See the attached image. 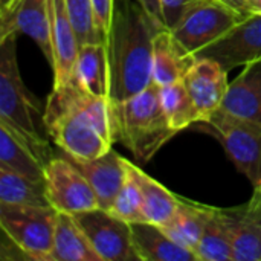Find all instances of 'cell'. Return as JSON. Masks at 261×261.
Segmentation results:
<instances>
[{
    "instance_id": "1",
    "label": "cell",
    "mask_w": 261,
    "mask_h": 261,
    "mask_svg": "<svg viewBox=\"0 0 261 261\" xmlns=\"http://www.w3.org/2000/svg\"><path fill=\"white\" fill-rule=\"evenodd\" d=\"M47 136L73 161H90L116 141L113 101L87 92L76 76L54 86L44 110Z\"/></svg>"
},
{
    "instance_id": "2",
    "label": "cell",
    "mask_w": 261,
    "mask_h": 261,
    "mask_svg": "<svg viewBox=\"0 0 261 261\" xmlns=\"http://www.w3.org/2000/svg\"><path fill=\"white\" fill-rule=\"evenodd\" d=\"M164 29L136 0H118L107 37L110 99L125 101L153 81V41Z\"/></svg>"
},
{
    "instance_id": "3",
    "label": "cell",
    "mask_w": 261,
    "mask_h": 261,
    "mask_svg": "<svg viewBox=\"0 0 261 261\" xmlns=\"http://www.w3.org/2000/svg\"><path fill=\"white\" fill-rule=\"evenodd\" d=\"M15 38L17 34L0 38V122L31 142L49 162L52 156L46 139L44 112H41L38 101L21 80L17 64Z\"/></svg>"
},
{
    "instance_id": "4",
    "label": "cell",
    "mask_w": 261,
    "mask_h": 261,
    "mask_svg": "<svg viewBox=\"0 0 261 261\" xmlns=\"http://www.w3.org/2000/svg\"><path fill=\"white\" fill-rule=\"evenodd\" d=\"M116 141L132 154L148 162L177 132L171 128L161 102V86L151 81L138 95L113 102Z\"/></svg>"
},
{
    "instance_id": "5",
    "label": "cell",
    "mask_w": 261,
    "mask_h": 261,
    "mask_svg": "<svg viewBox=\"0 0 261 261\" xmlns=\"http://www.w3.org/2000/svg\"><path fill=\"white\" fill-rule=\"evenodd\" d=\"M197 130L213 135L226 154L243 173L254 190L261 188V125L223 110H216L206 121L197 122Z\"/></svg>"
},
{
    "instance_id": "6",
    "label": "cell",
    "mask_w": 261,
    "mask_h": 261,
    "mask_svg": "<svg viewBox=\"0 0 261 261\" xmlns=\"http://www.w3.org/2000/svg\"><path fill=\"white\" fill-rule=\"evenodd\" d=\"M58 211L50 205L0 203L2 232L24 254L28 260L50 261Z\"/></svg>"
},
{
    "instance_id": "7",
    "label": "cell",
    "mask_w": 261,
    "mask_h": 261,
    "mask_svg": "<svg viewBox=\"0 0 261 261\" xmlns=\"http://www.w3.org/2000/svg\"><path fill=\"white\" fill-rule=\"evenodd\" d=\"M246 17L220 0H191L170 31L182 49L194 57Z\"/></svg>"
},
{
    "instance_id": "8",
    "label": "cell",
    "mask_w": 261,
    "mask_h": 261,
    "mask_svg": "<svg viewBox=\"0 0 261 261\" xmlns=\"http://www.w3.org/2000/svg\"><path fill=\"white\" fill-rule=\"evenodd\" d=\"M44 188L49 205L58 213L80 214L99 208L98 197L72 158H52L44 167Z\"/></svg>"
},
{
    "instance_id": "9",
    "label": "cell",
    "mask_w": 261,
    "mask_h": 261,
    "mask_svg": "<svg viewBox=\"0 0 261 261\" xmlns=\"http://www.w3.org/2000/svg\"><path fill=\"white\" fill-rule=\"evenodd\" d=\"M73 219L101 261L138 260L133 249L130 223L102 208L75 214Z\"/></svg>"
},
{
    "instance_id": "10",
    "label": "cell",
    "mask_w": 261,
    "mask_h": 261,
    "mask_svg": "<svg viewBox=\"0 0 261 261\" xmlns=\"http://www.w3.org/2000/svg\"><path fill=\"white\" fill-rule=\"evenodd\" d=\"M194 58H211L225 70L261 60V14H249Z\"/></svg>"
},
{
    "instance_id": "11",
    "label": "cell",
    "mask_w": 261,
    "mask_h": 261,
    "mask_svg": "<svg viewBox=\"0 0 261 261\" xmlns=\"http://www.w3.org/2000/svg\"><path fill=\"white\" fill-rule=\"evenodd\" d=\"M11 34L31 37L52 67L54 47L49 0H17L11 9L0 12V38Z\"/></svg>"
},
{
    "instance_id": "12",
    "label": "cell",
    "mask_w": 261,
    "mask_h": 261,
    "mask_svg": "<svg viewBox=\"0 0 261 261\" xmlns=\"http://www.w3.org/2000/svg\"><path fill=\"white\" fill-rule=\"evenodd\" d=\"M182 81L199 112V122L222 107L229 87L228 70L211 58H194Z\"/></svg>"
},
{
    "instance_id": "13",
    "label": "cell",
    "mask_w": 261,
    "mask_h": 261,
    "mask_svg": "<svg viewBox=\"0 0 261 261\" xmlns=\"http://www.w3.org/2000/svg\"><path fill=\"white\" fill-rule=\"evenodd\" d=\"M228 231L234 261H261V202L254 194L246 205L219 208Z\"/></svg>"
},
{
    "instance_id": "14",
    "label": "cell",
    "mask_w": 261,
    "mask_h": 261,
    "mask_svg": "<svg viewBox=\"0 0 261 261\" xmlns=\"http://www.w3.org/2000/svg\"><path fill=\"white\" fill-rule=\"evenodd\" d=\"M49 14L54 47V86H61L75 76L80 44L66 0H49Z\"/></svg>"
},
{
    "instance_id": "15",
    "label": "cell",
    "mask_w": 261,
    "mask_h": 261,
    "mask_svg": "<svg viewBox=\"0 0 261 261\" xmlns=\"http://www.w3.org/2000/svg\"><path fill=\"white\" fill-rule=\"evenodd\" d=\"M73 162L92 185L98 197L99 208L107 211L127 179L130 161L119 156L116 151L109 150L99 158Z\"/></svg>"
},
{
    "instance_id": "16",
    "label": "cell",
    "mask_w": 261,
    "mask_h": 261,
    "mask_svg": "<svg viewBox=\"0 0 261 261\" xmlns=\"http://www.w3.org/2000/svg\"><path fill=\"white\" fill-rule=\"evenodd\" d=\"M133 249L142 261H199L196 252L174 242L161 226L151 222L132 223Z\"/></svg>"
},
{
    "instance_id": "17",
    "label": "cell",
    "mask_w": 261,
    "mask_h": 261,
    "mask_svg": "<svg viewBox=\"0 0 261 261\" xmlns=\"http://www.w3.org/2000/svg\"><path fill=\"white\" fill-rule=\"evenodd\" d=\"M222 109L261 125V60L245 66L243 72L229 83Z\"/></svg>"
},
{
    "instance_id": "18",
    "label": "cell",
    "mask_w": 261,
    "mask_h": 261,
    "mask_svg": "<svg viewBox=\"0 0 261 261\" xmlns=\"http://www.w3.org/2000/svg\"><path fill=\"white\" fill-rule=\"evenodd\" d=\"M47 161L38 150L6 124L0 122V165L29 179L44 182Z\"/></svg>"
},
{
    "instance_id": "19",
    "label": "cell",
    "mask_w": 261,
    "mask_h": 261,
    "mask_svg": "<svg viewBox=\"0 0 261 261\" xmlns=\"http://www.w3.org/2000/svg\"><path fill=\"white\" fill-rule=\"evenodd\" d=\"M194 57L187 54L168 28L161 29L153 41V81L159 86L182 81Z\"/></svg>"
},
{
    "instance_id": "20",
    "label": "cell",
    "mask_w": 261,
    "mask_h": 261,
    "mask_svg": "<svg viewBox=\"0 0 261 261\" xmlns=\"http://www.w3.org/2000/svg\"><path fill=\"white\" fill-rule=\"evenodd\" d=\"M75 76L87 92L110 99V63L106 43L80 44Z\"/></svg>"
},
{
    "instance_id": "21",
    "label": "cell",
    "mask_w": 261,
    "mask_h": 261,
    "mask_svg": "<svg viewBox=\"0 0 261 261\" xmlns=\"http://www.w3.org/2000/svg\"><path fill=\"white\" fill-rule=\"evenodd\" d=\"M50 261H101L70 214L58 213Z\"/></svg>"
},
{
    "instance_id": "22",
    "label": "cell",
    "mask_w": 261,
    "mask_h": 261,
    "mask_svg": "<svg viewBox=\"0 0 261 261\" xmlns=\"http://www.w3.org/2000/svg\"><path fill=\"white\" fill-rule=\"evenodd\" d=\"M208 208L210 206L206 205H199L191 200L179 197L176 214L165 226H161V228L174 242L196 252L202 232H203L205 220L208 216Z\"/></svg>"
},
{
    "instance_id": "23",
    "label": "cell",
    "mask_w": 261,
    "mask_h": 261,
    "mask_svg": "<svg viewBox=\"0 0 261 261\" xmlns=\"http://www.w3.org/2000/svg\"><path fill=\"white\" fill-rule=\"evenodd\" d=\"M133 173L139 182L144 203V216L147 222L158 226H165L177 211L179 196L168 191L162 184L144 173L133 164Z\"/></svg>"
},
{
    "instance_id": "24",
    "label": "cell",
    "mask_w": 261,
    "mask_h": 261,
    "mask_svg": "<svg viewBox=\"0 0 261 261\" xmlns=\"http://www.w3.org/2000/svg\"><path fill=\"white\" fill-rule=\"evenodd\" d=\"M0 203L47 206L44 182L29 179L0 165Z\"/></svg>"
},
{
    "instance_id": "25",
    "label": "cell",
    "mask_w": 261,
    "mask_h": 261,
    "mask_svg": "<svg viewBox=\"0 0 261 261\" xmlns=\"http://www.w3.org/2000/svg\"><path fill=\"white\" fill-rule=\"evenodd\" d=\"M161 102L173 130H185L200 121L199 112L184 81L161 86Z\"/></svg>"
},
{
    "instance_id": "26",
    "label": "cell",
    "mask_w": 261,
    "mask_h": 261,
    "mask_svg": "<svg viewBox=\"0 0 261 261\" xmlns=\"http://www.w3.org/2000/svg\"><path fill=\"white\" fill-rule=\"evenodd\" d=\"M196 254L199 261H234L232 245L220 219L219 208H208V216Z\"/></svg>"
},
{
    "instance_id": "27",
    "label": "cell",
    "mask_w": 261,
    "mask_h": 261,
    "mask_svg": "<svg viewBox=\"0 0 261 261\" xmlns=\"http://www.w3.org/2000/svg\"><path fill=\"white\" fill-rule=\"evenodd\" d=\"M115 217L127 222V223H136V222H147L144 216V203H142V193L139 182L133 173V164L128 162V174L127 179L119 190L116 199L113 200L112 206L107 210Z\"/></svg>"
},
{
    "instance_id": "28",
    "label": "cell",
    "mask_w": 261,
    "mask_h": 261,
    "mask_svg": "<svg viewBox=\"0 0 261 261\" xmlns=\"http://www.w3.org/2000/svg\"><path fill=\"white\" fill-rule=\"evenodd\" d=\"M66 3L78 38V44L96 43V41L104 43L95 26L92 0H66Z\"/></svg>"
},
{
    "instance_id": "29",
    "label": "cell",
    "mask_w": 261,
    "mask_h": 261,
    "mask_svg": "<svg viewBox=\"0 0 261 261\" xmlns=\"http://www.w3.org/2000/svg\"><path fill=\"white\" fill-rule=\"evenodd\" d=\"M115 5H116L115 0H92L95 26H96L104 43H107V37H109L110 28H112Z\"/></svg>"
},
{
    "instance_id": "30",
    "label": "cell",
    "mask_w": 261,
    "mask_h": 261,
    "mask_svg": "<svg viewBox=\"0 0 261 261\" xmlns=\"http://www.w3.org/2000/svg\"><path fill=\"white\" fill-rule=\"evenodd\" d=\"M190 2L191 0H161L165 26L168 29H171L176 24V21L179 20V17L182 15L184 9Z\"/></svg>"
},
{
    "instance_id": "31",
    "label": "cell",
    "mask_w": 261,
    "mask_h": 261,
    "mask_svg": "<svg viewBox=\"0 0 261 261\" xmlns=\"http://www.w3.org/2000/svg\"><path fill=\"white\" fill-rule=\"evenodd\" d=\"M139 5L144 6V9L164 28L165 26V20H164V14H162V5H161V0H136Z\"/></svg>"
},
{
    "instance_id": "32",
    "label": "cell",
    "mask_w": 261,
    "mask_h": 261,
    "mask_svg": "<svg viewBox=\"0 0 261 261\" xmlns=\"http://www.w3.org/2000/svg\"><path fill=\"white\" fill-rule=\"evenodd\" d=\"M223 3H226L228 6L234 8L236 11L245 14V15H249V0H220Z\"/></svg>"
},
{
    "instance_id": "33",
    "label": "cell",
    "mask_w": 261,
    "mask_h": 261,
    "mask_svg": "<svg viewBox=\"0 0 261 261\" xmlns=\"http://www.w3.org/2000/svg\"><path fill=\"white\" fill-rule=\"evenodd\" d=\"M249 12L261 14V0H249Z\"/></svg>"
},
{
    "instance_id": "34",
    "label": "cell",
    "mask_w": 261,
    "mask_h": 261,
    "mask_svg": "<svg viewBox=\"0 0 261 261\" xmlns=\"http://www.w3.org/2000/svg\"><path fill=\"white\" fill-rule=\"evenodd\" d=\"M17 0H0V12H5L8 9H11L15 5Z\"/></svg>"
},
{
    "instance_id": "35",
    "label": "cell",
    "mask_w": 261,
    "mask_h": 261,
    "mask_svg": "<svg viewBox=\"0 0 261 261\" xmlns=\"http://www.w3.org/2000/svg\"><path fill=\"white\" fill-rule=\"evenodd\" d=\"M254 194H255V196L258 197V200L261 202V188H260V190H254Z\"/></svg>"
}]
</instances>
